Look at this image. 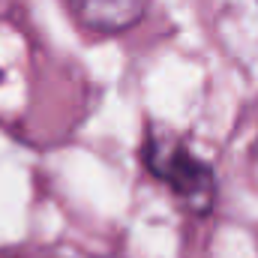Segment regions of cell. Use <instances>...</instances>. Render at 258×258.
Returning <instances> with one entry per match:
<instances>
[{"mask_svg": "<svg viewBox=\"0 0 258 258\" xmlns=\"http://www.w3.org/2000/svg\"><path fill=\"white\" fill-rule=\"evenodd\" d=\"M66 9L81 30L96 36H114L144 18L147 0H66Z\"/></svg>", "mask_w": 258, "mask_h": 258, "instance_id": "7a4b0ae2", "label": "cell"}, {"mask_svg": "<svg viewBox=\"0 0 258 258\" xmlns=\"http://www.w3.org/2000/svg\"><path fill=\"white\" fill-rule=\"evenodd\" d=\"M147 168L171 189L180 195L192 210H207L216 195V180L207 162H201L189 147L174 138H150L144 147Z\"/></svg>", "mask_w": 258, "mask_h": 258, "instance_id": "6da1fadb", "label": "cell"}]
</instances>
